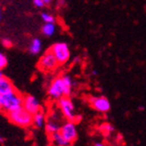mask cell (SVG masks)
I'll list each match as a JSON object with an SVG mask.
<instances>
[{
	"instance_id": "cell-1",
	"label": "cell",
	"mask_w": 146,
	"mask_h": 146,
	"mask_svg": "<svg viewBox=\"0 0 146 146\" xmlns=\"http://www.w3.org/2000/svg\"><path fill=\"white\" fill-rule=\"evenodd\" d=\"M74 87V81L68 75L57 77L51 82L48 88V95L52 99H60L61 97H70Z\"/></svg>"
},
{
	"instance_id": "cell-2",
	"label": "cell",
	"mask_w": 146,
	"mask_h": 146,
	"mask_svg": "<svg viewBox=\"0 0 146 146\" xmlns=\"http://www.w3.org/2000/svg\"><path fill=\"white\" fill-rule=\"evenodd\" d=\"M24 96L19 91L15 90L1 95V107L6 113L23 107Z\"/></svg>"
},
{
	"instance_id": "cell-3",
	"label": "cell",
	"mask_w": 146,
	"mask_h": 146,
	"mask_svg": "<svg viewBox=\"0 0 146 146\" xmlns=\"http://www.w3.org/2000/svg\"><path fill=\"white\" fill-rule=\"evenodd\" d=\"M7 117L12 124L22 128H27L33 124V115L27 111L24 107L8 112Z\"/></svg>"
},
{
	"instance_id": "cell-4",
	"label": "cell",
	"mask_w": 146,
	"mask_h": 146,
	"mask_svg": "<svg viewBox=\"0 0 146 146\" xmlns=\"http://www.w3.org/2000/svg\"><path fill=\"white\" fill-rule=\"evenodd\" d=\"M58 107L62 115L68 121L76 123L77 115H76L75 105H74L71 97H61L60 99H58Z\"/></svg>"
},
{
	"instance_id": "cell-5",
	"label": "cell",
	"mask_w": 146,
	"mask_h": 146,
	"mask_svg": "<svg viewBox=\"0 0 146 146\" xmlns=\"http://www.w3.org/2000/svg\"><path fill=\"white\" fill-rule=\"evenodd\" d=\"M50 51L55 56L59 64H64L66 62H68L70 56H71L70 48H68V44L64 42H58V43L53 44L50 48Z\"/></svg>"
},
{
	"instance_id": "cell-6",
	"label": "cell",
	"mask_w": 146,
	"mask_h": 146,
	"mask_svg": "<svg viewBox=\"0 0 146 146\" xmlns=\"http://www.w3.org/2000/svg\"><path fill=\"white\" fill-rule=\"evenodd\" d=\"M58 61L55 58V56L52 54V52L49 50L46 53H44L41 56L38 62V66L40 70L44 72H52L58 66Z\"/></svg>"
},
{
	"instance_id": "cell-7",
	"label": "cell",
	"mask_w": 146,
	"mask_h": 146,
	"mask_svg": "<svg viewBox=\"0 0 146 146\" xmlns=\"http://www.w3.org/2000/svg\"><path fill=\"white\" fill-rule=\"evenodd\" d=\"M59 132L68 143H73L78 138V130H77V126H76L75 122L68 121L66 123L62 124Z\"/></svg>"
},
{
	"instance_id": "cell-8",
	"label": "cell",
	"mask_w": 146,
	"mask_h": 146,
	"mask_svg": "<svg viewBox=\"0 0 146 146\" xmlns=\"http://www.w3.org/2000/svg\"><path fill=\"white\" fill-rule=\"evenodd\" d=\"M90 104L96 111L105 113L110 110V102L104 96H96L90 98Z\"/></svg>"
},
{
	"instance_id": "cell-9",
	"label": "cell",
	"mask_w": 146,
	"mask_h": 146,
	"mask_svg": "<svg viewBox=\"0 0 146 146\" xmlns=\"http://www.w3.org/2000/svg\"><path fill=\"white\" fill-rule=\"evenodd\" d=\"M23 107H24L27 111H29L31 115H35L36 112L41 110L40 102L38 101V99H37L35 96H33V95H27V96H25Z\"/></svg>"
},
{
	"instance_id": "cell-10",
	"label": "cell",
	"mask_w": 146,
	"mask_h": 146,
	"mask_svg": "<svg viewBox=\"0 0 146 146\" xmlns=\"http://www.w3.org/2000/svg\"><path fill=\"white\" fill-rule=\"evenodd\" d=\"M60 124H59L58 117H56V115H50L45 122V130L49 135H52L55 132H58L60 130Z\"/></svg>"
},
{
	"instance_id": "cell-11",
	"label": "cell",
	"mask_w": 146,
	"mask_h": 146,
	"mask_svg": "<svg viewBox=\"0 0 146 146\" xmlns=\"http://www.w3.org/2000/svg\"><path fill=\"white\" fill-rule=\"evenodd\" d=\"M12 90H15V86L9 79L5 78V77L0 79V94L3 95Z\"/></svg>"
},
{
	"instance_id": "cell-12",
	"label": "cell",
	"mask_w": 146,
	"mask_h": 146,
	"mask_svg": "<svg viewBox=\"0 0 146 146\" xmlns=\"http://www.w3.org/2000/svg\"><path fill=\"white\" fill-rule=\"evenodd\" d=\"M45 122H46V119H45V115L41 110L33 115V124L32 125H34L36 128L41 129L42 127L45 126Z\"/></svg>"
},
{
	"instance_id": "cell-13",
	"label": "cell",
	"mask_w": 146,
	"mask_h": 146,
	"mask_svg": "<svg viewBox=\"0 0 146 146\" xmlns=\"http://www.w3.org/2000/svg\"><path fill=\"white\" fill-rule=\"evenodd\" d=\"M50 137H51V140L54 143V145H56V146H70L71 145V143H68L66 139L63 138V136L60 134L59 131L55 132V133H53L52 135H50Z\"/></svg>"
},
{
	"instance_id": "cell-14",
	"label": "cell",
	"mask_w": 146,
	"mask_h": 146,
	"mask_svg": "<svg viewBox=\"0 0 146 146\" xmlns=\"http://www.w3.org/2000/svg\"><path fill=\"white\" fill-rule=\"evenodd\" d=\"M41 48H42V42L40 39L38 38H34V39L32 40L31 43H30V46H29V50L32 54H38L40 53L41 51Z\"/></svg>"
},
{
	"instance_id": "cell-15",
	"label": "cell",
	"mask_w": 146,
	"mask_h": 146,
	"mask_svg": "<svg viewBox=\"0 0 146 146\" xmlns=\"http://www.w3.org/2000/svg\"><path fill=\"white\" fill-rule=\"evenodd\" d=\"M55 30L56 27L54 23H44L43 27H42V33L47 37H51L55 33Z\"/></svg>"
},
{
	"instance_id": "cell-16",
	"label": "cell",
	"mask_w": 146,
	"mask_h": 146,
	"mask_svg": "<svg viewBox=\"0 0 146 146\" xmlns=\"http://www.w3.org/2000/svg\"><path fill=\"white\" fill-rule=\"evenodd\" d=\"M41 17L44 23H54V17L48 12H42Z\"/></svg>"
},
{
	"instance_id": "cell-17",
	"label": "cell",
	"mask_w": 146,
	"mask_h": 146,
	"mask_svg": "<svg viewBox=\"0 0 146 146\" xmlns=\"http://www.w3.org/2000/svg\"><path fill=\"white\" fill-rule=\"evenodd\" d=\"M101 129H102L103 134H105V135H110V133H111V132H113L115 128H113V127H112L110 124H107V123H106V124L103 125Z\"/></svg>"
},
{
	"instance_id": "cell-18",
	"label": "cell",
	"mask_w": 146,
	"mask_h": 146,
	"mask_svg": "<svg viewBox=\"0 0 146 146\" xmlns=\"http://www.w3.org/2000/svg\"><path fill=\"white\" fill-rule=\"evenodd\" d=\"M7 62L8 61H7V58H6V56L0 52V70H1V71H2L4 68H6Z\"/></svg>"
},
{
	"instance_id": "cell-19",
	"label": "cell",
	"mask_w": 146,
	"mask_h": 146,
	"mask_svg": "<svg viewBox=\"0 0 146 146\" xmlns=\"http://www.w3.org/2000/svg\"><path fill=\"white\" fill-rule=\"evenodd\" d=\"M33 3H34V6L37 8H43L45 6L43 2H42L41 0H33Z\"/></svg>"
},
{
	"instance_id": "cell-20",
	"label": "cell",
	"mask_w": 146,
	"mask_h": 146,
	"mask_svg": "<svg viewBox=\"0 0 146 146\" xmlns=\"http://www.w3.org/2000/svg\"><path fill=\"white\" fill-rule=\"evenodd\" d=\"M2 44H3V46L6 47V48H8V47H11V45H12L11 41H10L9 39H7V38H4V39H2Z\"/></svg>"
},
{
	"instance_id": "cell-21",
	"label": "cell",
	"mask_w": 146,
	"mask_h": 146,
	"mask_svg": "<svg viewBox=\"0 0 146 146\" xmlns=\"http://www.w3.org/2000/svg\"><path fill=\"white\" fill-rule=\"evenodd\" d=\"M41 1H42V2H43L45 5H49L50 3L52 2V0H41Z\"/></svg>"
},
{
	"instance_id": "cell-22",
	"label": "cell",
	"mask_w": 146,
	"mask_h": 146,
	"mask_svg": "<svg viewBox=\"0 0 146 146\" xmlns=\"http://www.w3.org/2000/svg\"><path fill=\"white\" fill-rule=\"evenodd\" d=\"M95 146H107V145H105V144H103V143H99V142H98V143L95 144Z\"/></svg>"
},
{
	"instance_id": "cell-23",
	"label": "cell",
	"mask_w": 146,
	"mask_h": 146,
	"mask_svg": "<svg viewBox=\"0 0 146 146\" xmlns=\"http://www.w3.org/2000/svg\"><path fill=\"white\" fill-rule=\"evenodd\" d=\"M2 19V9H1V6H0V21Z\"/></svg>"
},
{
	"instance_id": "cell-24",
	"label": "cell",
	"mask_w": 146,
	"mask_h": 146,
	"mask_svg": "<svg viewBox=\"0 0 146 146\" xmlns=\"http://www.w3.org/2000/svg\"><path fill=\"white\" fill-rule=\"evenodd\" d=\"M3 77H4V76H3L2 71H1V70H0V79H1V78H3Z\"/></svg>"
},
{
	"instance_id": "cell-25",
	"label": "cell",
	"mask_w": 146,
	"mask_h": 146,
	"mask_svg": "<svg viewBox=\"0 0 146 146\" xmlns=\"http://www.w3.org/2000/svg\"><path fill=\"white\" fill-rule=\"evenodd\" d=\"M0 110H2V107H1V94H0Z\"/></svg>"
},
{
	"instance_id": "cell-26",
	"label": "cell",
	"mask_w": 146,
	"mask_h": 146,
	"mask_svg": "<svg viewBox=\"0 0 146 146\" xmlns=\"http://www.w3.org/2000/svg\"><path fill=\"white\" fill-rule=\"evenodd\" d=\"M0 141H3V138L1 136H0Z\"/></svg>"
},
{
	"instance_id": "cell-27",
	"label": "cell",
	"mask_w": 146,
	"mask_h": 146,
	"mask_svg": "<svg viewBox=\"0 0 146 146\" xmlns=\"http://www.w3.org/2000/svg\"><path fill=\"white\" fill-rule=\"evenodd\" d=\"M54 146H56V145H54Z\"/></svg>"
},
{
	"instance_id": "cell-28",
	"label": "cell",
	"mask_w": 146,
	"mask_h": 146,
	"mask_svg": "<svg viewBox=\"0 0 146 146\" xmlns=\"http://www.w3.org/2000/svg\"><path fill=\"white\" fill-rule=\"evenodd\" d=\"M70 146H71V145H70Z\"/></svg>"
}]
</instances>
